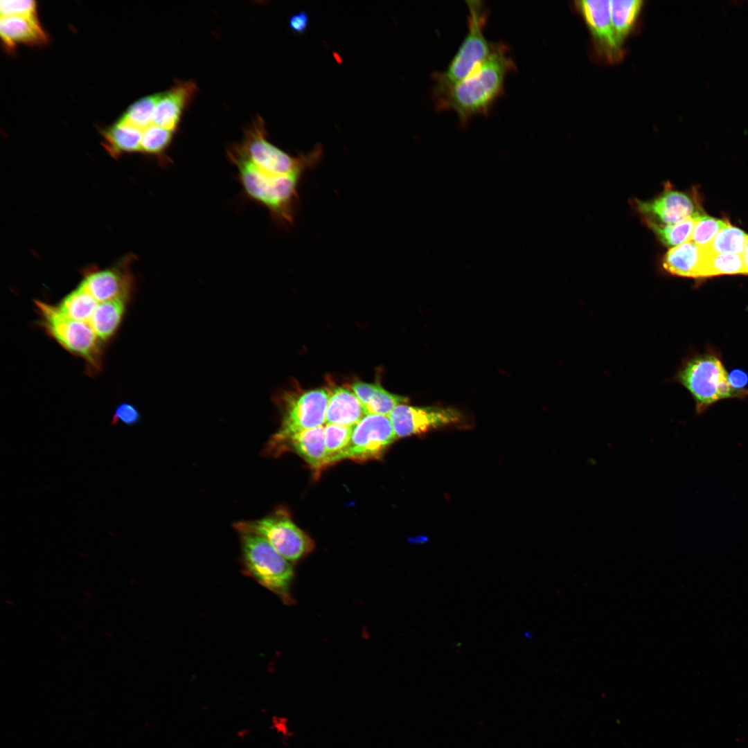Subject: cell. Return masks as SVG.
Returning a JSON list of instances; mask_svg holds the SVG:
<instances>
[{
	"mask_svg": "<svg viewBox=\"0 0 748 748\" xmlns=\"http://www.w3.org/2000/svg\"><path fill=\"white\" fill-rule=\"evenodd\" d=\"M244 571L260 585L291 603L290 587L294 578L292 563L260 536L240 532Z\"/></svg>",
	"mask_w": 748,
	"mask_h": 748,
	"instance_id": "cell-5",
	"label": "cell"
},
{
	"mask_svg": "<svg viewBox=\"0 0 748 748\" xmlns=\"http://www.w3.org/2000/svg\"><path fill=\"white\" fill-rule=\"evenodd\" d=\"M197 91L195 82L186 80L177 81L170 89L161 92L154 112L153 124L175 132L184 112Z\"/></svg>",
	"mask_w": 748,
	"mask_h": 748,
	"instance_id": "cell-14",
	"label": "cell"
},
{
	"mask_svg": "<svg viewBox=\"0 0 748 748\" xmlns=\"http://www.w3.org/2000/svg\"><path fill=\"white\" fill-rule=\"evenodd\" d=\"M1 17L35 16L36 3L31 0H2L0 1Z\"/></svg>",
	"mask_w": 748,
	"mask_h": 748,
	"instance_id": "cell-32",
	"label": "cell"
},
{
	"mask_svg": "<svg viewBox=\"0 0 748 748\" xmlns=\"http://www.w3.org/2000/svg\"><path fill=\"white\" fill-rule=\"evenodd\" d=\"M353 429V427L326 425L324 439L328 465L343 459V454L349 444Z\"/></svg>",
	"mask_w": 748,
	"mask_h": 748,
	"instance_id": "cell-28",
	"label": "cell"
},
{
	"mask_svg": "<svg viewBox=\"0 0 748 748\" xmlns=\"http://www.w3.org/2000/svg\"><path fill=\"white\" fill-rule=\"evenodd\" d=\"M98 304V302L79 285L62 299L57 308L69 318L87 323Z\"/></svg>",
	"mask_w": 748,
	"mask_h": 748,
	"instance_id": "cell-25",
	"label": "cell"
},
{
	"mask_svg": "<svg viewBox=\"0 0 748 748\" xmlns=\"http://www.w3.org/2000/svg\"><path fill=\"white\" fill-rule=\"evenodd\" d=\"M288 445L317 472L328 465L323 425L290 436L274 452Z\"/></svg>",
	"mask_w": 748,
	"mask_h": 748,
	"instance_id": "cell-17",
	"label": "cell"
},
{
	"mask_svg": "<svg viewBox=\"0 0 748 748\" xmlns=\"http://www.w3.org/2000/svg\"><path fill=\"white\" fill-rule=\"evenodd\" d=\"M174 134L171 130L151 124L143 130L141 151L167 161L166 151L172 143Z\"/></svg>",
	"mask_w": 748,
	"mask_h": 748,
	"instance_id": "cell-29",
	"label": "cell"
},
{
	"mask_svg": "<svg viewBox=\"0 0 748 748\" xmlns=\"http://www.w3.org/2000/svg\"><path fill=\"white\" fill-rule=\"evenodd\" d=\"M310 18L305 11H300L291 16L289 19V28L297 34L304 33L309 26Z\"/></svg>",
	"mask_w": 748,
	"mask_h": 748,
	"instance_id": "cell-35",
	"label": "cell"
},
{
	"mask_svg": "<svg viewBox=\"0 0 748 748\" xmlns=\"http://www.w3.org/2000/svg\"><path fill=\"white\" fill-rule=\"evenodd\" d=\"M161 93L145 96L131 105L121 120L143 130L153 123L156 105Z\"/></svg>",
	"mask_w": 748,
	"mask_h": 748,
	"instance_id": "cell-30",
	"label": "cell"
},
{
	"mask_svg": "<svg viewBox=\"0 0 748 748\" xmlns=\"http://www.w3.org/2000/svg\"><path fill=\"white\" fill-rule=\"evenodd\" d=\"M703 248L692 241L670 248L663 256V269L673 276L700 278L704 262Z\"/></svg>",
	"mask_w": 748,
	"mask_h": 748,
	"instance_id": "cell-18",
	"label": "cell"
},
{
	"mask_svg": "<svg viewBox=\"0 0 748 748\" xmlns=\"http://www.w3.org/2000/svg\"><path fill=\"white\" fill-rule=\"evenodd\" d=\"M140 419V412L134 404L122 402L115 409L112 424L116 425L120 422L123 425L131 427L136 425Z\"/></svg>",
	"mask_w": 748,
	"mask_h": 748,
	"instance_id": "cell-33",
	"label": "cell"
},
{
	"mask_svg": "<svg viewBox=\"0 0 748 748\" xmlns=\"http://www.w3.org/2000/svg\"><path fill=\"white\" fill-rule=\"evenodd\" d=\"M143 130L119 120L103 132L105 148L112 155L141 151Z\"/></svg>",
	"mask_w": 748,
	"mask_h": 748,
	"instance_id": "cell-22",
	"label": "cell"
},
{
	"mask_svg": "<svg viewBox=\"0 0 748 748\" xmlns=\"http://www.w3.org/2000/svg\"><path fill=\"white\" fill-rule=\"evenodd\" d=\"M525 637L532 639L533 637V634L531 632H530L529 631H526L525 632Z\"/></svg>",
	"mask_w": 748,
	"mask_h": 748,
	"instance_id": "cell-37",
	"label": "cell"
},
{
	"mask_svg": "<svg viewBox=\"0 0 748 748\" xmlns=\"http://www.w3.org/2000/svg\"><path fill=\"white\" fill-rule=\"evenodd\" d=\"M352 389L367 414L389 416L396 406L409 401L406 397L389 393L378 384L358 382L353 384Z\"/></svg>",
	"mask_w": 748,
	"mask_h": 748,
	"instance_id": "cell-20",
	"label": "cell"
},
{
	"mask_svg": "<svg viewBox=\"0 0 748 748\" xmlns=\"http://www.w3.org/2000/svg\"><path fill=\"white\" fill-rule=\"evenodd\" d=\"M704 252L700 278L725 274H746L743 255L710 253L704 249Z\"/></svg>",
	"mask_w": 748,
	"mask_h": 748,
	"instance_id": "cell-26",
	"label": "cell"
},
{
	"mask_svg": "<svg viewBox=\"0 0 748 748\" xmlns=\"http://www.w3.org/2000/svg\"><path fill=\"white\" fill-rule=\"evenodd\" d=\"M229 160L238 170L245 195L265 207L276 224L289 227L294 222L299 197V187L305 172L274 175L258 170L245 157L238 144L228 148Z\"/></svg>",
	"mask_w": 748,
	"mask_h": 748,
	"instance_id": "cell-2",
	"label": "cell"
},
{
	"mask_svg": "<svg viewBox=\"0 0 748 748\" xmlns=\"http://www.w3.org/2000/svg\"><path fill=\"white\" fill-rule=\"evenodd\" d=\"M728 382L736 398H742L748 394V374L740 369H735L727 374Z\"/></svg>",
	"mask_w": 748,
	"mask_h": 748,
	"instance_id": "cell-34",
	"label": "cell"
},
{
	"mask_svg": "<svg viewBox=\"0 0 748 748\" xmlns=\"http://www.w3.org/2000/svg\"><path fill=\"white\" fill-rule=\"evenodd\" d=\"M0 33L4 44L10 49L20 43L35 44L46 40L36 16L1 17Z\"/></svg>",
	"mask_w": 748,
	"mask_h": 748,
	"instance_id": "cell-19",
	"label": "cell"
},
{
	"mask_svg": "<svg viewBox=\"0 0 748 748\" xmlns=\"http://www.w3.org/2000/svg\"><path fill=\"white\" fill-rule=\"evenodd\" d=\"M643 3V1L641 0L610 1L614 34L621 48L637 22Z\"/></svg>",
	"mask_w": 748,
	"mask_h": 748,
	"instance_id": "cell-23",
	"label": "cell"
},
{
	"mask_svg": "<svg viewBox=\"0 0 748 748\" xmlns=\"http://www.w3.org/2000/svg\"><path fill=\"white\" fill-rule=\"evenodd\" d=\"M366 411L354 391L337 386L329 391L326 423L354 427Z\"/></svg>",
	"mask_w": 748,
	"mask_h": 748,
	"instance_id": "cell-16",
	"label": "cell"
},
{
	"mask_svg": "<svg viewBox=\"0 0 748 748\" xmlns=\"http://www.w3.org/2000/svg\"><path fill=\"white\" fill-rule=\"evenodd\" d=\"M633 205L642 216L643 221L661 224L677 223L700 214L690 195L671 188H665L662 193L651 199H635Z\"/></svg>",
	"mask_w": 748,
	"mask_h": 748,
	"instance_id": "cell-13",
	"label": "cell"
},
{
	"mask_svg": "<svg viewBox=\"0 0 748 748\" xmlns=\"http://www.w3.org/2000/svg\"><path fill=\"white\" fill-rule=\"evenodd\" d=\"M467 32L447 67L434 72L433 99L473 73L490 55L494 43L487 40L484 28L488 8L481 1H467Z\"/></svg>",
	"mask_w": 748,
	"mask_h": 748,
	"instance_id": "cell-3",
	"label": "cell"
},
{
	"mask_svg": "<svg viewBox=\"0 0 748 748\" xmlns=\"http://www.w3.org/2000/svg\"><path fill=\"white\" fill-rule=\"evenodd\" d=\"M675 380L691 394L698 413L718 400L735 398L728 382L727 373L715 355H698L685 360Z\"/></svg>",
	"mask_w": 748,
	"mask_h": 748,
	"instance_id": "cell-7",
	"label": "cell"
},
{
	"mask_svg": "<svg viewBox=\"0 0 748 748\" xmlns=\"http://www.w3.org/2000/svg\"><path fill=\"white\" fill-rule=\"evenodd\" d=\"M283 399L281 425L269 443L271 452L275 451L290 436L326 422L329 400L327 390L317 389L299 393H287Z\"/></svg>",
	"mask_w": 748,
	"mask_h": 748,
	"instance_id": "cell-8",
	"label": "cell"
},
{
	"mask_svg": "<svg viewBox=\"0 0 748 748\" xmlns=\"http://www.w3.org/2000/svg\"><path fill=\"white\" fill-rule=\"evenodd\" d=\"M747 240V233L730 224L719 231L703 249L710 253L743 255Z\"/></svg>",
	"mask_w": 748,
	"mask_h": 748,
	"instance_id": "cell-27",
	"label": "cell"
},
{
	"mask_svg": "<svg viewBox=\"0 0 748 748\" xmlns=\"http://www.w3.org/2000/svg\"><path fill=\"white\" fill-rule=\"evenodd\" d=\"M39 325L50 337L73 355L82 358L90 372L100 371L103 357L102 340L90 326L63 314L57 306L35 301Z\"/></svg>",
	"mask_w": 748,
	"mask_h": 748,
	"instance_id": "cell-6",
	"label": "cell"
},
{
	"mask_svg": "<svg viewBox=\"0 0 748 748\" xmlns=\"http://www.w3.org/2000/svg\"><path fill=\"white\" fill-rule=\"evenodd\" d=\"M700 214L695 215L677 223L661 224L643 221L664 245L673 248L690 241L695 223Z\"/></svg>",
	"mask_w": 748,
	"mask_h": 748,
	"instance_id": "cell-24",
	"label": "cell"
},
{
	"mask_svg": "<svg viewBox=\"0 0 748 748\" xmlns=\"http://www.w3.org/2000/svg\"><path fill=\"white\" fill-rule=\"evenodd\" d=\"M126 301L115 299L98 303L87 323L102 341L110 339L118 328L125 310Z\"/></svg>",
	"mask_w": 748,
	"mask_h": 748,
	"instance_id": "cell-21",
	"label": "cell"
},
{
	"mask_svg": "<svg viewBox=\"0 0 748 748\" xmlns=\"http://www.w3.org/2000/svg\"><path fill=\"white\" fill-rule=\"evenodd\" d=\"M730 225L726 220L700 215L694 226L691 240L697 246L704 248L722 229Z\"/></svg>",
	"mask_w": 748,
	"mask_h": 748,
	"instance_id": "cell-31",
	"label": "cell"
},
{
	"mask_svg": "<svg viewBox=\"0 0 748 748\" xmlns=\"http://www.w3.org/2000/svg\"><path fill=\"white\" fill-rule=\"evenodd\" d=\"M743 258L745 266L746 274H748V240L743 253Z\"/></svg>",
	"mask_w": 748,
	"mask_h": 748,
	"instance_id": "cell-36",
	"label": "cell"
},
{
	"mask_svg": "<svg viewBox=\"0 0 748 748\" xmlns=\"http://www.w3.org/2000/svg\"><path fill=\"white\" fill-rule=\"evenodd\" d=\"M395 439L389 416L367 414L353 427L343 459L366 461L379 458Z\"/></svg>",
	"mask_w": 748,
	"mask_h": 748,
	"instance_id": "cell-11",
	"label": "cell"
},
{
	"mask_svg": "<svg viewBox=\"0 0 748 748\" xmlns=\"http://www.w3.org/2000/svg\"><path fill=\"white\" fill-rule=\"evenodd\" d=\"M237 144L258 170L274 175L305 172L314 167L323 156V148L320 144L312 150L296 157L278 148L267 139L265 121L260 116H257L245 129L242 142Z\"/></svg>",
	"mask_w": 748,
	"mask_h": 748,
	"instance_id": "cell-4",
	"label": "cell"
},
{
	"mask_svg": "<svg viewBox=\"0 0 748 748\" xmlns=\"http://www.w3.org/2000/svg\"><path fill=\"white\" fill-rule=\"evenodd\" d=\"M80 286L99 303L115 299L127 301L132 290V281L122 271L112 269L88 274Z\"/></svg>",
	"mask_w": 748,
	"mask_h": 748,
	"instance_id": "cell-15",
	"label": "cell"
},
{
	"mask_svg": "<svg viewBox=\"0 0 748 748\" xmlns=\"http://www.w3.org/2000/svg\"><path fill=\"white\" fill-rule=\"evenodd\" d=\"M509 46L494 43L488 57L469 76L434 98L438 112L453 111L459 126L465 127L478 116H487L504 93L506 78L516 70Z\"/></svg>",
	"mask_w": 748,
	"mask_h": 748,
	"instance_id": "cell-1",
	"label": "cell"
},
{
	"mask_svg": "<svg viewBox=\"0 0 748 748\" xmlns=\"http://www.w3.org/2000/svg\"><path fill=\"white\" fill-rule=\"evenodd\" d=\"M592 37L598 54L609 62H616L623 55L616 42L611 20L610 1H576Z\"/></svg>",
	"mask_w": 748,
	"mask_h": 748,
	"instance_id": "cell-12",
	"label": "cell"
},
{
	"mask_svg": "<svg viewBox=\"0 0 748 748\" xmlns=\"http://www.w3.org/2000/svg\"><path fill=\"white\" fill-rule=\"evenodd\" d=\"M396 438L461 422V412L450 407L396 406L389 415Z\"/></svg>",
	"mask_w": 748,
	"mask_h": 748,
	"instance_id": "cell-10",
	"label": "cell"
},
{
	"mask_svg": "<svg viewBox=\"0 0 748 748\" xmlns=\"http://www.w3.org/2000/svg\"><path fill=\"white\" fill-rule=\"evenodd\" d=\"M233 526L239 533L249 532L260 536L291 563L313 549L311 539L283 513L277 512L258 519L238 522Z\"/></svg>",
	"mask_w": 748,
	"mask_h": 748,
	"instance_id": "cell-9",
	"label": "cell"
}]
</instances>
